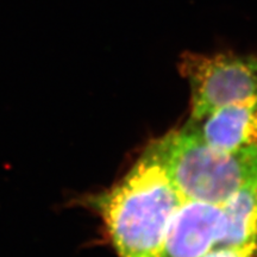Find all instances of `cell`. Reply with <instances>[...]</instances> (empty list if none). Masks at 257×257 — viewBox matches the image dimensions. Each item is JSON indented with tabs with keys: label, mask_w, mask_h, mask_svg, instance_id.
Listing matches in <instances>:
<instances>
[{
	"label": "cell",
	"mask_w": 257,
	"mask_h": 257,
	"mask_svg": "<svg viewBox=\"0 0 257 257\" xmlns=\"http://www.w3.org/2000/svg\"><path fill=\"white\" fill-rule=\"evenodd\" d=\"M185 199L146 150L127 174L94 200L120 257H160L169 221Z\"/></svg>",
	"instance_id": "obj_1"
},
{
	"label": "cell",
	"mask_w": 257,
	"mask_h": 257,
	"mask_svg": "<svg viewBox=\"0 0 257 257\" xmlns=\"http://www.w3.org/2000/svg\"><path fill=\"white\" fill-rule=\"evenodd\" d=\"M186 200L221 205L257 178V148L226 153L184 128L167 134L148 148Z\"/></svg>",
	"instance_id": "obj_2"
},
{
	"label": "cell",
	"mask_w": 257,
	"mask_h": 257,
	"mask_svg": "<svg viewBox=\"0 0 257 257\" xmlns=\"http://www.w3.org/2000/svg\"><path fill=\"white\" fill-rule=\"evenodd\" d=\"M180 70L191 88V117L257 98L256 56L187 53L182 56Z\"/></svg>",
	"instance_id": "obj_3"
},
{
	"label": "cell",
	"mask_w": 257,
	"mask_h": 257,
	"mask_svg": "<svg viewBox=\"0 0 257 257\" xmlns=\"http://www.w3.org/2000/svg\"><path fill=\"white\" fill-rule=\"evenodd\" d=\"M221 236L220 205L185 200L173 214L160 257H201Z\"/></svg>",
	"instance_id": "obj_4"
},
{
	"label": "cell",
	"mask_w": 257,
	"mask_h": 257,
	"mask_svg": "<svg viewBox=\"0 0 257 257\" xmlns=\"http://www.w3.org/2000/svg\"><path fill=\"white\" fill-rule=\"evenodd\" d=\"M182 128L221 152L253 149L257 148V98L221 106L200 117H191Z\"/></svg>",
	"instance_id": "obj_5"
},
{
	"label": "cell",
	"mask_w": 257,
	"mask_h": 257,
	"mask_svg": "<svg viewBox=\"0 0 257 257\" xmlns=\"http://www.w3.org/2000/svg\"><path fill=\"white\" fill-rule=\"evenodd\" d=\"M221 208L218 246L257 248V178L227 199Z\"/></svg>",
	"instance_id": "obj_6"
},
{
	"label": "cell",
	"mask_w": 257,
	"mask_h": 257,
	"mask_svg": "<svg viewBox=\"0 0 257 257\" xmlns=\"http://www.w3.org/2000/svg\"><path fill=\"white\" fill-rule=\"evenodd\" d=\"M257 248H230L217 246L201 257H255Z\"/></svg>",
	"instance_id": "obj_7"
}]
</instances>
